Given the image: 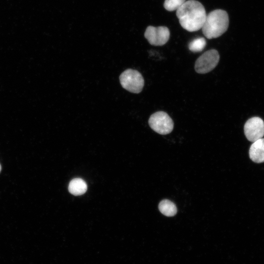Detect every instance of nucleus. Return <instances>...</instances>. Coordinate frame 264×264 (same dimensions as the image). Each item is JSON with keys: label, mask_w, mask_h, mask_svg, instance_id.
I'll return each mask as SVG.
<instances>
[{"label": "nucleus", "mask_w": 264, "mask_h": 264, "mask_svg": "<svg viewBox=\"0 0 264 264\" xmlns=\"http://www.w3.org/2000/svg\"><path fill=\"white\" fill-rule=\"evenodd\" d=\"M186 0H165L163 6L169 11L176 10Z\"/></svg>", "instance_id": "nucleus-12"}, {"label": "nucleus", "mask_w": 264, "mask_h": 264, "mask_svg": "<svg viewBox=\"0 0 264 264\" xmlns=\"http://www.w3.org/2000/svg\"><path fill=\"white\" fill-rule=\"evenodd\" d=\"M244 132L246 138L251 142L263 138L264 135V121L258 117L249 119L244 124Z\"/></svg>", "instance_id": "nucleus-7"}, {"label": "nucleus", "mask_w": 264, "mask_h": 264, "mask_svg": "<svg viewBox=\"0 0 264 264\" xmlns=\"http://www.w3.org/2000/svg\"><path fill=\"white\" fill-rule=\"evenodd\" d=\"M160 212L167 217L175 216L177 213V208L174 203L168 199L161 201L158 205Z\"/></svg>", "instance_id": "nucleus-10"}, {"label": "nucleus", "mask_w": 264, "mask_h": 264, "mask_svg": "<svg viewBox=\"0 0 264 264\" xmlns=\"http://www.w3.org/2000/svg\"><path fill=\"white\" fill-rule=\"evenodd\" d=\"M249 155L251 160L255 163L264 162V138L253 142L249 150Z\"/></svg>", "instance_id": "nucleus-8"}, {"label": "nucleus", "mask_w": 264, "mask_h": 264, "mask_svg": "<svg viewBox=\"0 0 264 264\" xmlns=\"http://www.w3.org/2000/svg\"><path fill=\"white\" fill-rule=\"evenodd\" d=\"M220 55L216 49H210L202 54L196 60L195 65L196 71L205 74L212 70L218 65Z\"/></svg>", "instance_id": "nucleus-5"}, {"label": "nucleus", "mask_w": 264, "mask_h": 264, "mask_svg": "<svg viewBox=\"0 0 264 264\" xmlns=\"http://www.w3.org/2000/svg\"><path fill=\"white\" fill-rule=\"evenodd\" d=\"M228 25L227 13L221 9H216L206 15L201 29L205 37L211 39L222 35L227 30Z\"/></svg>", "instance_id": "nucleus-2"}, {"label": "nucleus", "mask_w": 264, "mask_h": 264, "mask_svg": "<svg viewBox=\"0 0 264 264\" xmlns=\"http://www.w3.org/2000/svg\"><path fill=\"white\" fill-rule=\"evenodd\" d=\"M151 128L157 133L165 135L174 128V122L170 116L163 111H157L151 115L148 121Z\"/></svg>", "instance_id": "nucleus-4"}, {"label": "nucleus", "mask_w": 264, "mask_h": 264, "mask_svg": "<svg viewBox=\"0 0 264 264\" xmlns=\"http://www.w3.org/2000/svg\"><path fill=\"white\" fill-rule=\"evenodd\" d=\"M176 15L183 28L189 32H195L201 29L207 14L200 2L189 0L176 10Z\"/></svg>", "instance_id": "nucleus-1"}, {"label": "nucleus", "mask_w": 264, "mask_h": 264, "mask_svg": "<svg viewBox=\"0 0 264 264\" xmlns=\"http://www.w3.org/2000/svg\"><path fill=\"white\" fill-rule=\"evenodd\" d=\"M1 169V165L0 164V172Z\"/></svg>", "instance_id": "nucleus-13"}, {"label": "nucleus", "mask_w": 264, "mask_h": 264, "mask_svg": "<svg viewBox=\"0 0 264 264\" xmlns=\"http://www.w3.org/2000/svg\"><path fill=\"white\" fill-rule=\"evenodd\" d=\"M206 45V41L203 37L198 38L192 41L188 48L193 52H199L203 50Z\"/></svg>", "instance_id": "nucleus-11"}, {"label": "nucleus", "mask_w": 264, "mask_h": 264, "mask_svg": "<svg viewBox=\"0 0 264 264\" xmlns=\"http://www.w3.org/2000/svg\"><path fill=\"white\" fill-rule=\"evenodd\" d=\"M170 30L166 26L154 27L149 26L146 28L144 36L153 45L161 46L165 44L170 38Z\"/></svg>", "instance_id": "nucleus-6"}, {"label": "nucleus", "mask_w": 264, "mask_h": 264, "mask_svg": "<svg viewBox=\"0 0 264 264\" xmlns=\"http://www.w3.org/2000/svg\"><path fill=\"white\" fill-rule=\"evenodd\" d=\"M119 80L124 88L134 93H140L144 86V80L141 74L132 69L123 71L120 75Z\"/></svg>", "instance_id": "nucleus-3"}, {"label": "nucleus", "mask_w": 264, "mask_h": 264, "mask_svg": "<svg viewBox=\"0 0 264 264\" xmlns=\"http://www.w3.org/2000/svg\"><path fill=\"white\" fill-rule=\"evenodd\" d=\"M87 190L86 182L82 179L75 178L70 181L68 185L70 193L75 196L84 194Z\"/></svg>", "instance_id": "nucleus-9"}]
</instances>
